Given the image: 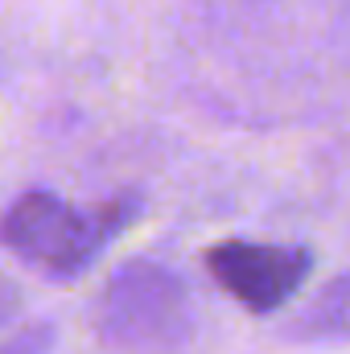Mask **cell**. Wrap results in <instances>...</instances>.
<instances>
[{
    "instance_id": "1",
    "label": "cell",
    "mask_w": 350,
    "mask_h": 354,
    "mask_svg": "<svg viewBox=\"0 0 350 354\" xmlns=\"http://www.w3.org/2000/svg\"><path fill=\"white\" fill-rule=\"evenodd\" d=\"M132 218H136L132 198H116L95 210H79L54 189H25L0 218V243L29 268L71 280L87 272L95 256Z\"/></svg>"
},
{
    "instance_id": "2",
    "label": "cell",
    "mask_w": 350,
    "mask_h": 354,
    "mask_svg": "<svg viewBox=\"0 0 350 354\" xmlns=\"http://www.w3.org/2000/svg\"><path fill=\"white\" fill-rule=\"evenodd\" d=\"M95 330L120 354H177L194 334L190 288L174 268L157 260H128L103 284Z\"/></svg>"
},
{
    "instance_id": "3",
    "label": "cell",
    "mask_w": 350,
    "mask_h": 354,
    "mask_svg": "<svg viewBox=\"0 0 350 354\" xmlns=\"http://www.w3.org/2000/svg\"><path fill=\"white\" fill-rule=\"evenodd\" d=\"M206 272L214 284L239 301L248 313L284 309L313 272V252L288 243H256V239H223L206 252Z\"/></svg>"
},
{
    "instance_id": "4",
    "label": "cell",
    "mask_w": 350,
    "mask_h": 354,
    "mask_svg": "<svg viewBox=\"0 0 350 354\" xmlns=\"http://www.w3.org/2000/svg\"><path fill=\"white\" fill-rule=\"evenodd\" d=\"M301 338H322V342H350V272L334 276L301 313L297 322Z\"/></svg>"
},
{
    "instance_id": "5",
    "label": "cell",
    "mask_w": 350,
    "mask_h": 354,
    "mask_svg": "<svg viewBox=\"0 0 350 354\" xmlns=\"http://www.w3.org/2000/svg\"><path fill=\"white\" fill-rule=\"evenodd\" d=\"M58 342L54 322H25L0 338V354H50Z\"/></svg>"
},
{
    "instance_id": "6",
    "label": "cell",
    "mask_w": 350,
    "mask_h": 354,
    "mask_svg": "<svg viewBox=\"0 0 350 354\" xmlns=\"http://www.w3.org/2000/svg\"><path fill=\"white\" fill-rule=\"evenodd\" d=\"M17 313H21V288H17L12 280L0 276V330H4Z\"/></svg>"
}]
</instances>
